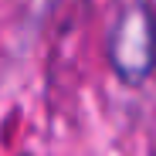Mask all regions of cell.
I'll return each instance as SVG.
<instances>
[{"label":"cell","instance_id":"obj_1","mask_svg":"<svg viewBox=\"0 0 156 156\" xmlns=\"http://www.w3.org/2000/svg\"><path fill=\"white\" fill-rule=\"evenodd\" d=\"M105 58L126 88H139L156 75V14L149 0H122L115 7Z\"/></svg>","mask_w":156,"mask_h":156},{"label":"cell","instance_id":"obj_2","mask_svg":"<svg viewBox=\"0 0 156 156\" xmlns=\"http://www.w3.org/2000/svg\"><path fill=\"white\" fill-rule=\"evenodd\" d=\"M20 156H31V153H20Z\"/></svg>","mask_w":156,"mask_h":156},{"label":"cell","instance_id":"obj_3","mask_svg":"<svg viewBox=\"0 0 156 156\" xmlns=\"http://www.w3.org/2000/svg\"><path fill=\"white\" fill-rule=\"evenodd\" d=\"M82 4H88V0H82Z\"/></svg>","mask_w":156,"mask_h":156}]
</instances>
